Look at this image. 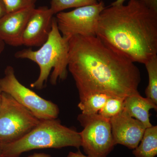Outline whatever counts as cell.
Here are the masks:
<instances>
[{
  "label": "cell",
  "mask_w": 157,
  "mask_h": 157,
  "mask_svg": "<svg viewBox=\"0 0 157 157\" xmlns=\"http://www.w3.org/2000/svg\"><path fill=\"white\" fill-rule=\"evenodd\" d=\"M3 157H19L23 153L39 149L61 148L73 147L79 149V133L63 125L57 119L40 120L33 129L19 140L2 144Z\"/></svg>",
  "instance_id": "cell-4"
},
{
  "label": "cell",
  "mask_w": 157,
  "mask_h": 157,
  "mask_svg": "<svg viewBox=\"0 0 157 157\" xmlns=\"http://www.w3.org/2000/svg\"><path fill=\"white\" fill-rule=\"evenodd\" d=\"M28 157H52L51 155L44 153H35Z\"/></svg>",
  "instance_id": "cell-22"
},
{
  "label": "cell",
  "mask_w": 157,
  "mask_h": 157,
  "mask_svg": "<svg viewBox=\"0 0 157 157\" xmlns=\"http://www.w3.org/2000/svg\"><path fill=\"white\" fill-rule=\"evenodd\" d=\"M96 36L132 61L144 64L157 55V12L143 0L105 8Z\"/></svg>",
  "instance_id": "cell-2"
},
{
  "label": "cell",
  "mask_w": 157,
  "mask_h": 157,
  "mask_svg": "<svg viewBox=\"0 0 157 157\" xmlns=\"http://www.w3.org/2000/svg\"><path fill=\"white\" fill-rule=\"evenodd\" d=\"M7 13V11L2 0H0V19L2 18Z\"/></svg>",
  "instance_id": "cell-21"
},
{
  "label": "cell",
  "mask_w": 157,
  "mask_h": 157,
  "mask_svg": "<svg viewBox=\"0 0 157 157\" xmlns=\"http://www.w3.org/2000/svg\"><path fill=\"white\" fill-rule=\"evenodd\" d=\"M53 12L47 6L34 9L26 25L22 45L40 47L48 39L54 18Z\"/></svg>",
  "instance_id": "cell-9"
},
{
  "label": "cell",
  "mask_w": 157,
  "mask_h": 157,
  "mask_svg": "<svg viewBox=\"0 0 157 157\" xmlns=\"http://www.w3.org/2000/svg\"><path fill=\"white\" fill-rule=\"evenodd\" d=\"M140 144L133 151L136 157H155L157 155V126L146 128Z\"/></svg>",
  "instance_id": "cell-13"
},
{
  "label": "cell",
  "mask_w": 157,
  "mask_h": 157,
  "mask_svg": "<svg viewBox=\"0 0 157 157\" xmlns=\"http://www.w3.org/2000/svg\"><path fill=\"white\" fill-rule=\"evenodd\" d=\"M5 43L0 38V54L5 49Z\"/></svg>",
  "instance_id": "cell-24"
},
{
  "label": "cell",
  "mask_w": 157,
  "mask_h": 157,
  "mask_svg": "<svg viewBox=\"0 0 157 157\" xmlns=\"http://www.w3.org/2000/svg\"><path fill=\"white\" fill-rule=\"evenodd\" d=\"M99 2L100 0H51L50 9L55 14L67 9L95 5Z\"/></svg>",
  "instance_id": "cell-16"
},
{
  "label": "cell",
  "mask_w": 157,
  "mask_h": 157,
  "mask_svg": "<svg viewBox=\"0 0 157 157\" xmlns=\"http://www.w3.org/2000/svg\"><path fill=\"white\" fill-rule=\"evenodd\" d=\"M69 45L68 68L80 101L94 93L123 98L140 94L139 69L98 37L74 36Z\"/></svg>",
  "instance_id": "cell-1"
},
{
  "label": "cell",
  "mask_w": 157,
  "mask_h": 157,
  "mask_svg": "<svg viewBox=\"0 0 157 157\" xmlns=\"http://www.w3.org/2000/svg\"><path fill=\"white\" fill-rule=\"evenodd\" d=\"M146 6L155 12H157V0H143Z\"/></svg>",
  "instance_id": "cell-19"
},
{
  "label": "cell",
  "mask_w": 157,
  "mask_h": 157,
  "mask_svg": "<svg viewBox=\"0 0 157 157\" xmlns=\"http://www.w3.org/2000/svg\"><path fill=\"white\" fill-rule=\"evenodd\" d=\"M105 8L101 1L95 5L59 12L56 18L60 33L68 40L75 36H96L100 14Z\"/></svg>",
  "instance_id": "cell-8"
},
{
  "label": "cell",
  "mask_w": 157,
  "mask_h": 157,
  "mask_svg": "<svg viewBox=\"0 0 157 157\" xmlns=\"http://www.w3.org/2000/svg\"><path fill=\"white\" fill-rule=\"evenodd\" d=\"M0 157H3L2 151V145L0 143Z\"/></svg>",
  "instance_id": "cell-26"
},
{
  "label": "cell",
  "mask_w": 157,
  "mask_h": 157,
  "mask_svg": "<svg viewBox=\"0 0 157 157\" xmlns=\"http://www.w3.org/2000/svg\"><path fill=\"white\" fill-rule=\"evenodd\" d=\"M109 120L115 145L121 144L131 149L138 146L146 128L142 123L124 109Z\"/></svg>",
  "instance_id": "cell-10"
},
{
  "label": "cell",
  "mask_w": 157,
  "mask_h": 157,
  "mask_svg": "<svg viewBox=\"0 0 157 157\" xmlns=\"http://www.w3.org/2000/svg\"><path fill=\"white\" fill-rule=\"evenodd\" d=\"M78 120L83 127L79 132L81 145L89 157H107L115 146L109 119L99 113L86 116L80 114Z\"/></svg>",
  "instance_id": "cell-7"
},
{
  "label": "cell",
  "mask_w": 157,
  "mask_h": 157,
  "mask_svg": "<svg viewBox=\"0 0 157 157\" xmlns=\"http://www.w3.org/2000/svg\"><path fill=\"white\" fill-rule=\"evenodd\" d=\"M124 99L125 98L110 96L107 99L99 114L109 119L117 115L123 110Z\"/></svg>",
  "instance_id": "cell-17"
},
{
  "label": "cell",
  "mask_w": 157,
  "mask_h": 157,
  "mask_svg": "<svg viewBox=\"0 0 157 157\" xmlns=\"http://www.w3.org/2000/svg\"><path fill=\"white\" fill-rule=\"evenodd\" d=\"M109 97L102 93L89 95L78 103V107L81 110V114L86 116L98 114Z\"/></svg>",
  "instance_id": "cell-14"
},
{
  "label": "cell",
  "mask_w": 157,
  "mask_h": 157,
  "mask_svg": "<svg viewBox=\"0 0 157 157\" xmlns=\"http://www.w3.org/2000/svg\"><path fill=\"white\" fill-rule=\"evenodd\" d=\"M69 40L62 36L59 31L56 17H54L51 31L46 42L38 50L31 48L17 52L14 56L28 59L39 66L40 73L38 78L31 84L33 88L41 90L47 82L51 72L50 82L56 85L58 80H65L67 76L69 62Z\"/></svg>",
  "instance_id": "cell-3"
},
{
  "label": "cell",
  "mask_w": 157,
  "mask_h": 157,
  "mask_svg": "<svg viewBox=\"0 0 157 157\" xmlns=\"http://www.w3.org/2000/svg\"><path fill=\"white\" fill-rule=\"evenodd\" d=\"M35 6L7 13L0 19V38L12 46L22 45V37Z\"/></svg>",
  "instance_id": "cell-11"
},
{
  "label": "cell",
  "mask_w": 157,
  "mask_h": 157,
  "mask_svg": "<svg viewBox=\"0 0 157 157\" xmlns=\"http://www.w3.org/2000/svg\"><path fill=\"white\" fill-rule=\"evenodd\" d=\"M67 157H89L87 155H85L82 154L80 151H78L76 152H70L68 154Z\"/></svg>",
  "instance_id": "cell-20"
},
{
  "label": "cell",
  "mask_w": 157,
  "mask_h": 157,
  "mask_svg": "<svg viewBox=\"0 0 157 157\" xmlns=\"http://www.w3.org/2000/svg\"><path fill=\"white\" fill-rule=\"evenodd\" d=\"M0 87L3 92L10 95L38 119H53L58 117L59 110L57 105L21 84L11 66L6 67L5 76L0 78Z\"/></svg>",
  "instance_id": "cell-6"
},
{
  "label": "cell",
  "mask_w": 157,
  "mask_h": 157,
  "mask_svg": "<svg viewBox=\"0 0 157 157\" xmlns=\"http://www.w3.org/2000/svg\"><path fill=\"white\" fill-rule=\"evenodd\" d=\"M148 75V84L145 90L147 98L157 105V55L145 64Z\"/></svg>",
  "instance_id": "cell-15"
},
{
  "label": "cell",
  "mask_w": 157,
  "mask_h": 157,
  "mask_svg": "<svg viewBox=\"0 0 157 157\" xmlns=\"http://www.w3.org/2000/svg\"><path fill=\"white\" fill-rule=\"evenodd\" d=\"M126 0H116L113 2L110 6H121L124 5V3Z\"/></svg>",
  "instance_id": "cell-23"
},
{
  "label": "cell",
  "mask_w": 157,
  "mask_h": 157,
  "mask_svg": "<svg viewBox=\"0 0 157 157\" xmlns=\"http://www.w3.org/2000/svg\"><path fill=\"white\" fill-rule=\"evenodd\" d=\"M3 92L1 90V87H0V107H1V104H2V94Z\"/></svg>",
  "instance_id": "cell-25"
},
{
  "label": "cell",
  "mask_w": 157,
  "mask_h": 157,
  "mask_svg": "<svg viewBox=\"0 0 157 157\" xmlns=\"http://www.w3.org/2000/svg\"><path fill=\"white\" fill-rule=\"evenodd\" d=\"M152 109L157 110V105L148 98H143L140 94L125 98L124 110L130 116L142 123L146 128L152 126L149 114L150 110Z\"/></svg>",
  "instance_id": "cell-12"
},
{
  "label": "cell",
  "mask_w": 157,
  "mask_h": 157,
  "mask_svg": "<svg viewBox=\"0 0 157 157\" xmlns=\"http://www.w3.org/2000/svg\"><path fill=\"white\" fill-rule=\"evenodd\" d=\"M39 121L40 120L10 95L2 93L0 107V143L7 144L19 140Z\"/></svg>",
  "instance_id": "cell-5"
},
{
  "label": "cell",
  "mask_w": 157,
  "mask_h": 157,
  "mask_svg": "<svg viewBox=\"0 0 157 157\" xmlns=\"http://www.w3.org/2000/svg\"><path fill=\"white\" fill-rule=\"evenodd\" d=\"M7 13L35 6L37 0H2Z\"/></svg>",
  "instance_id": "cell-18"
}]
</instances>
